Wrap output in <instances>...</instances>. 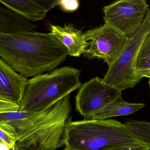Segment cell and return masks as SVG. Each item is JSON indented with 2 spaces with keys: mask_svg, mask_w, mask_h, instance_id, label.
<instances>
[{
  "mask_svg": "<svg viewBox=\"0 0 150 150\" xmlns=\"http://www.w3.org/2000/svg\"><path fill=\"white\" fill-rule=\"evenodd\" d=\"M65 46L52 33H0L1 59L26 78L55 70L66 59Z\"/></svg>",
  "mask_w": 150,
  "mask_h": 150,
  "instance_id": "obj_1",
  "label": "cell"
},
{
  "mask_svg": "<svg viewBox=\"0 0 150 150\" xmlns=\"http://www.w3.org/2000/svg\"><path fill=\"white\" fill-rule=\"evenodd\" d=\"M71 110L69 95L45 110L0 114V122L13 127L16 144L35 150H57L64 145L65 127Z\"/></svg>",
  "mask_w": 150,
  "mask_h": 150,
  "instance_id": "obj_2",
  "label": "cell"
},
{
  "mask_svg": "<svg viewBox=\"0 0 150 150\" xmlns=\"http://www.w3.org/2000/svg\"><path fill=\"white\" fill-rule=\"evenodd\" d=\"M64 146L71 150H110L127 145L144 144L125 124L112 119L70 118L65 130Z\"/></svg>",
  "mask_w": 150,
  "mask_h": 150,
  "instance_id": "obj_3",
  "label": "cell"
},
{
  "mask_svg": "<svg viewBox=\"0 0 150 150\" xmlns=\"http://www.w3.org/2000/svg\"><path fill=\"white\" fill-rule=\"evenodd\" d=\"M80 72L71 67L57 68L28 80L19 111L47 109L81 86Z\"/></svg>",
  "mask_w": 150,
  "mask_h": 150,
  "instance_id": "obj_4",
  "label": "cell"
},
{
  "mask_svg": "<svg viewBox=\"0 0 150 150\" xmlns=\"http://www.w3.org/2000/svg\"><path fill=\"white\" fill-rule=\"evenodd\" d=\"M150 34V8L141 27L129 38L115 62L108 67L103 79L104 82L122 92L132 88L141 79L136 72V64L140 47Z\"/></svg>",
  "mask_w": 150,
  "mask_h": 150,
  "instance_id": "obj_5",
  "label": "cell"
},
{
  "mask_svg": "<svg viewBox=\"0 0 150 150\" xmlns=\"http://www.w3.org/2000/svg\"><path fill=\"white\" fill-rule=\"evenodd\" d=\"M150 8L145 0H119L103 8L105 24L128 38L140 28Z\"/></svg>",
  "mask_w": 150,
  "mask_h": 150,
  "instance_id": "obj_6",
  "label": "cell"
},
{
  "mask_svg": "<svg viewBox=\"0 0 150 150\" xmlns=\"http://www.w3.org/2000/svg\"><path fill=\"white\" fill-rule=\"evenodd\" d=\"M88 46L83 55L89 59H103L111 66L118 58L129 38L107 24L85 33Z\"/></svg>",
  "mask_w": 150,
  "mask_h": 150,
  "instance_id": "obj_7",
  "label": "cell"
},
{
  "mask_svg": "<svg viewBox=\"0 0 150 150\" xmlns=\"http://www.w3.org/2000/svg\"><path fill=\"white\" fill-rule=\"evenodd\" d=\"M122 92L96 77L81 85L75 96L76 110L85 119L120 97Z\"/></svg>",
  "mask_w": 150,
  "mask_h": 150,
  "instance_id": "obj_8",
  "label": "cell"
},
{
  "mask_svg": "<svg viewBox=\"0 0 150 150\" xmlns=\"http://www.w3.org/2000/svg\"><path fill=\"white\" fill-rule=\"evenodd\" d=\"M28 79L0 59V98L21 105Z\"/></svg>",
  "mask_w": 150,
  "mask_h": 150,
  "instance_id": "obj_9",
  "label": "cell"
},
{
  "mask_svg": "<svg viewBox=\"0 0 150 150\" xmlns=\"http://www.w3.org/2000/svg\"><path fill=\"white\" fill-rule=\"evenodd\" d=\"M50 30L67 49L68 56L79 57L86 53L88 48L85 33L74 28L72 24L64 27L51 25Z\"/></svg>",
  "mask_w": 150,
  "mask_h": 150,
  "instance_id": "obj_10",
  "label": "cell"
},
{
  "mask_svg": "<svg viewBox=\"0 0 150 150\" xmlns=\"http://www.w3.org/2000/svg\"><path fill=\"white\" fill-rule=\"evenodd\" d=\"M36 24L9 8L0 7V33L14 34L34 32Z\"/></svg>",
  "mask_w": 150,
  "mask_h": 150,
  "instance_id": "obj_11",
  "label": "cell"
},
{
  "mask_svg": "<svg viewBox=\"0 0 150 150\" xmlns=\"http://www.w3.org/2000/svg\"><path fill=\"white\" fill-rule=\"evenodd\" d=\"M0 2L31 22L43 20L48 13L38 0H0Z\"/></svg>",
  "mask_w": 150,
  "mask_h": 150,
  "instance_id": "obj_12",
  "label": "cell"
},
{
  "mask_svg": "<svg viewBox=\"0 0 150 150\" xmlns=\"http://www.w3.org/2000/svg\"><path fill=\"white\" fill-rule=\"evenodd\" d=\"M144 103H129L118 97L90 117L89 119L105 120L108 118L131 115L144 107Z\"/></svg>",
  "mask_w": 150,
  "mask_h": 150,
  "instance_id": "obj_13",
  "label": "cell"
},
{
  "mask_svg": "<svg viewBox=\"0 0 150 150\" xmlns=\"http://www.w3.org/2000/svg\"><path fill=\"white\" fill-rule=\"evenodd\" d=\"M136 72L141 79L150 72V34L144 40L138 55Z\"/></svg>",
  "mask_w": 150,
  "mask_h": 150,
  "instance_id": "obj_14",
  "label": "cell"
},
{
  "mask_svg": "<svg viewBox=\"0 0 150 150\" xmlns=\"http://www.w3.org/2000/svg\"><path fill=\"white\" fill-rule=\"evenodd\" d=\"M125 125L135 137L150 148V122L132 120Z\"/></svg>",
  "mask_w": 150,
  "mask_h": 150,
  "instance_id": "obj_15",
  "label": "cell"
},
{
  "mask_svg": "<svg viewBox=\"0 0 150 150\" xmlns=\"http://www.w3.org/2000/svg\"><path fill=\"white\" fill-rule=\"evenodd\" d=\"M0 142L12 150L17 143V137L13 127L8 123L0 122Z\"/></svg>",
  "mask_w": 150,
  "mask_h": 150,
  "instance_id": "obj_16",
  "label": "cell"
},
{
  "mask_svg": "<svg viewBox=\"0 0 150 150\" xmlns=\"http://www.w3.org/2000/svg\"><path fill=\"white\" fill-rule=\"evenodd\" d=\"M20 108V105L16 103L0 98V114L17 112Z\"/></svg>",
  "mask_w": 150,
  "mask_h": 150,
  "instance_id": "obj_17",
  "label": "cell"
},
{
  "mask_svg": "<svg viewBox=\"0 0 150 150\" xmlns=\"http://www.w3.org/2000/svg\"><path fill=\"white\" fill-rule=\"evenodd\" d=\"M78 0H59L60 8L65 12H73L78 10L79 6Z\"/></svg>",
  "mask_w": 150,
  "mask_h": 150,
  "instance_id": "obj_18",
  "label": "cell"
},
{
  "mask_svg": "<svg viewBox=\"0 0 150 150\" xmlns=\"http://www.w3.org/2000/svg\"><path fill=\"white\" fill-rule=\"evenodd\" d=\"M148 145L145 143L141 144L127 145L117 147L110 150H150Z\"/></svg>",
  "mask_w": 150,
  "mask_h": 150,
  "instance_id": "obj_19",
  "label": "cell"
},
{
  "mask_svg": "<svg viewBox=\"0 0 150 150\" xmlns=\"http://www.w3.org/2000/svg\"><path fill=\"white\" fill-rule=\"evenodd\" d=\"M38 2L46 9L47 11H50L55 7L59 5V0L55 1H45L38 0Z\"/></svg>",
  "mask_w": 150,
  "mask_h": 150,
  "instance_id": "obj_20",
  "label": "cell"
},
{
  "mask_svg": "<svg viewBox=\"0 0 150 150\" xmlns=\"http://www.w3.org/2000/svg\"><path fill=\"white\" fill-rule=\"evenodd\" d=\"M12 150H35L34 149H29V148H24V147H22V146H20L16 144L15 146L14 147V148L12 149Z\"/></svg>",
  "mask_w": 150,
  "mask_h": 150,
  "instance_id": "obj_21",
  "label": "cell"
},
{
  "mask_svg": "<svg viewBox=\"0 0 150 150\" xmlns=\"http://www.w3.org/2000/svg\"><path fill=\"white\" fill-rule=\"evenodd\" d=\"M1 150H11L6 146L1 143Z\"/></svg>",
  "mask_w": 150,
  "mask_h": 150,
  "instance_id": "obj_22",
  "label": "cell"
},
{
  "mask_svg": "<svg viewBox=\"0 0 150 150\" xmlns=\"http://www.w3.org/2000/svg\"><path fill=\"white\" fill-rule=\"evenodd\" d=\"M146 78H148L150 79V72H149V73L147 74L146 75L145 77Z\"/></svg>",
  "mask_w": 150,
  "mask_h": 150,
  "instance_id": "obj_23",
  "label": "cell"
},
{
  "mask_svg": "<svg viewBox=\"0 0 150 150\" xmlns=\"http://www.w3.org/2000/svg\"><path fill=\"white\" fill-rule=\"evenodd\" d=\"M64 150H70V149H67V148H65V149H64Z\"/></svg>",
  "mask_w": 150,
  "mask_h": 150,
  "instance_id": "obj_24",
  "label": "cell"
},
{
  "mask_svg": "<svg viewBox=\"0 0 150 150\" xmlns=\"http://www.w3.org/2000/svg\"><path fill=\"white\" fill-rule=\"evenodd\" d=\"M149 79V85H150V79Z\"/></svg>",
  "mask_w": 150,
  "mask_h": 150,
  "instance_id": "obj_25",
  "label": "cell"
}]
</instances>
